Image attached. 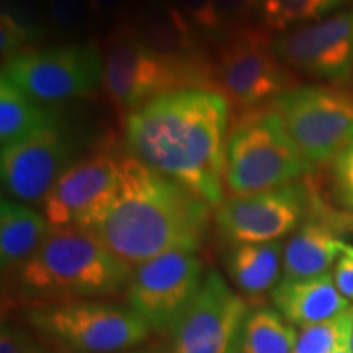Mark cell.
<instances>
[{
	"mask_svg": "<svg viewBox=\"0 0 353 353\" xmlns=\"http://www.w3.org/2000/svg\"><path fill=\"white\" fill-rule=\"evenodd\" d=\"M272 301L286 322L301 329L350 309V301L337 290L330 272L304 280H281L272 291Z\"/></svg>",
	"mask_w": 353,
	"mask_h": 353,
	"instance_id": "18",
	"label": "cell"
},
{
	"mask_svg": "<svg viewBox=\"0 0 353 353\" xmlns=\"http://www.w3.org/2000/svg\"><path fill=\"white\" fill-rule=\"evenodd\" d=\"M48 25L68 38H81L94 19L87 0H41Z\"/></svg>",
	"mask_w": 353,
	"mask_h": 353,
	"instance_id": "27",
	"label": "cell"
},
{
	"mask_svg": "<svg viewBox=\"0 0 353 353\" xmlns=\"http://www.w3.org/2000/svg\"><path fill=\"white\" fill-rule=\"evenodd\" d=\"M353 216L330 208L317 195L301 226L283 249V281L324 275L353 245Z\"/></svg>",
	"mask_w": 353,
	"mask_h": 353,
	"instance_id": "16",
	"label": "cell"
},
{
	"mask_svg": "<svg viewBox=\"0 0 353 353\" xmlns=\"http://www.w3.org/2000/svg\"><path fill=\"white\" fill-rule=\"evenodd\" d=\"M334 281L342 296L353 301V245L335 263Z\"/></svg>",
	"mask_w": 353,
	"mask_h": 353,
	"instance_id": "31",
	"label": "cell"
},
{
	"mask_svg": "<svg viewBox=\"0 0 353 353\" xmlns=\"http://www.w3.org/2000/svg\"><path fill=\"white\" fill-rule=\"evenodd\" d=\"M148 46L180 59L210 61L206 39L170 0H145L128 25Z\"/></svg>",
	"mask_w": 353,
	"mask_h": 353,
	"instance_id": "17",
	"label": "cell"
},
{
	"mask_svg": "<svg viewBox=\"0 0 353 353\" xmlns=\"http://www.w3.org/2000/svg\"><path fill=\"white\" fill-rule=\"evenodd\" d=\"M26 319L57 347L81 353L128 350L151 332L128 306L95 299L38 304L26 311Z\"/></svg>",
	"mask_w": 353,
	"mask_h": 353,
	"instance_id": "6",
	"label": "cell"
},
{
	"mask_svg": "<svg viewBox=\"0 0 353 353\" xmlns=\"http://www.w3.org/2000/svg\"><path fill=\"white\" fill-rule=\"evenodd\" d=\"M103 87L114 107L131 113L170 92L187 88L216 90L214 64L162 54L125 26L105 50Z\"/></svg>",
	"mask_w": 353,
	"mask_h": 353,
	"instance_id": "4",
	"label": "cell"
},
{
	"mask_svg": "<svg viewBox=\"0 0 353 353\" xmlns=\"http://www.w3.org/2000/svg\"><path fill=\"white\" fill-rule=\"evenodd\" d=\"M43 213L30 205L3 196L0 200V267L15 273L28 262L50 232Z\"/></svg>",
	"mask_w": 353,
	"mask_h": 353,
	"instance_id": "19",
	"label": "cell"
},
{
	"mask_svg": "<svg viewBox=\"0 0 353 353\" xmlns=\"http://www.w3.org/2000/svg\"><path fill=\"white\" fill-rule=\"evenodd\" d=\"M317 192L306 180L252 195L231 196L216 206L214 224L229 245L273 242L301 226Z\"/></svg>",
	"mask_w": 353,
	"mask_h": 353,
	"instance_id": "11",
	"label": "cell"
},
{
	"mask_svg": "<svg viewBox=\"0 0 353 353\" xmlns=\"http://www.w3.org/2000/svg\"><path fill=\"white\" fill-rule=\"evenodd\" d=\"M228 99L218 90L170 92L126 114L128 154L211 206L224 201Z\"/></svg>",
	"mask_w": 353,
	"mask_h": 353,
	"instance_id": "1",
	"label": "cell"
},
{
	"mask_svg": "<svg viewBox=\"0 0 353 353\" xmlns=\"http://www.w3.org/2000/svg\"><path fill=\"white\" fill-rule=\"evenodd\" d=\"M273 50L290 70L330 83L353 76V8L273 38Z\"/></svg>",
	"mask_w": 353,
	"mask_h": 353,
	"instance_id": "15",
	"label": "cell"
},
{
	"mask_svg": "<svg viewBox=\"0 0 353 353\" xmlns=\"http://www.w3.org/2000/svg\"><path fill=\"white\" fill-rule=\"evenodd\" d=\"M250 309L224 276L208 270L200 290L172 327L170 353H241Z\"/></svg>",
	"mask_w": 353,
	"mask_h": 353,
	"instance_id": "12",
	"label": "cell"
},
{
	"mask_svg": "<svg viewBox=\"0 0 353 353\" xmlns=\"http://www.w3.org/2000/svg\"><path fill=\"white\" fill-rule=\"evenodd\" d=\"M128 353H159V352L151 350V348H144V350H136V352H128Z\"/></svg>",
	"mask_w": 353,
	"mask_h": 353,
	"instance_id": "34",
	"label": "cell"
},
{
	"mask_svg": "<svg viewBox=\"0 0 353 353\" xmlns=\"http://www.w3.org/2000/svg\"><path fill=\"white\" fill-rule=\"evenodd\" d=\"M312 169L273 108L252 110L229 132L224 185L232 196L283 187Z\"/></svg>",
	"mask_w": 353,
	"mask_h": 353,
	"instance_id": "5",
	"label": "cell"
},
{
	"mask_svg": "<svg viewBox=\"0 0 353 353\" xmlns=\"http://www.w3.org/2000/svg\"><path fill=\"white\" fill-rule=\"evenodd\" d=\"M216 48V90L239 110L263 108L294 87L291 70L275 54L267 30L237 25Z\"/></svg>",
	"mask_w": 353,
	"mask_h": 353,
	"instance_id": "8",
	"label": "cell"
},
{
	"mask_svg": "<svg viewBox=\"0 0 353 353\" xmlns=\"http://www.w3.org/2000/svg\"><path fill=\"white\" fill-rule=\"evenodd\" d=\"M332 192L342 208L353 211V144L334 159Z\"/></svg>",
	"mask_w": 353,
	"mask_h": 353,
	"instance_id": "28",
	"label": "cell"
},
{
	"mask_svg": "<svg viewBox=\"0 0 353 353\" xmlns=\"http://www.w3.org/2000/svg\"><path fill=\"white\" fill-rule=\"evenodd\" d=\"M0 353H39V348L23 327L3 322L0 329Z\"/></svg>",
	"mask_w": 353,
	"mask_h": 353,
	"instance_id": "29",
	"label": "cell"
},
{
	"mask_svg": "<svg viewBox=\"0 0 353 353\" xmlns=\"http://www.w3.org/2000/svg\"><path fill=\"white\" fill-rule=\"evenodd\" d=\"M82 136L63 121L3 145L0 176L7 196L25 205H43L59 176L82 157Z\"/></svg>",
	"mask_w": 353,
	"mask_h": 353,
	"instance_id": "10",
	"label": "cell"
},
{
	"mask_svg": "<svg viewBox=\"0 0 353 353\" xmlns=\"http://www.w3.org/2000/svg\"><path fill=\"white\" fill-rule=\"evenodd\" d=\"M211 205L136 157L120 159V187L107 213L88 229L130 267L169 252H198Z\"/></svg>",
	"mask_w": 353,
	"mask_h": 353,
	"instance_id": "2",
	"label": "cell"
},
{
	"mask_svg": "<svg viewBox=\"0 0 353 353\" xmlns=\"http://www.w3.org/2000/svg\"><path fill=\"white\" fill-rule=\"evenodd\" d=\"M187 17L206 41L219 44L234 26L221 12L216 0H170Z\"/></svg>",
	"mask_w": 353,
	"mask_h": 353,
	"instance_id": "26",
	"label": "cell"
},
{
	"mask_svg": "<svg viewBox=\"0 0 353 353\" xmlns=\"http://www.w3.org/2000/svg\"><path fill=\"white\" fill-rule=\"evenodd\" d=\"M352 0H263L260 25L267 32L285 33L339 13Z\"/></svg>",
	"mask_w": 353,
	"mask_h": 353,
	"instance_id": "24",
	"label": "cell"
},
{
	"mask_svg": "<svg viewBox=\"0 0 353 353\" xmlns=\"http://www.w3.org/2000/svg\"><path fill=\"white\" fill-rule=\"evenodd\" d=\"M283 249L280 241L231 245L226 254L228 275L249 296L273 291L283 275Z\"/></svg>",
	"mask_w": 353,
	"mask_h": 353,
	"instance_id": "20",
	"label": "cell"
},
{
	"mask_svg": "<svg viewBox=\"0 0 353 353\" xmlns=\"http://www.w3.org/2000/svg\"><path fill=\"white\" fill-rule=\"evenodd\" d=\"M120 159L113 152L95 151L74 162L43 201L50 228H94L117 196Z\"/></svg>",
	"mask_w": 353,
	"mask_h": 353,
	"instance_id": "14",
	"label": "cell"
},
{
	"mask_svg": "<svg viewBox=\"0 0 353 353\" xmlns=\"http://www.w3.org/2000/svg\"><path fill=\"white\" fill-rule=\"evenodd\" d=\"M13 275L19 296L30 303L56 304L121 293L130 285L132 267L90 231L51 228L37 252Z\"/></svg>",
	"mask_w": 353,
	"mask_h": 353,
	"instance_id": "3",
	"label": "cell"
},
{
	"mask_svg": "<svg viewBox=\"0 0 353 353\" xmlns=\"http://www.w3.org/2000/svg\"><path fill=\"white\" fill-rule=\"evenodd\" d=\"M350 350H352V353H353V334H352V343H350Z\"/></svg>",
	"mask_w": 353,
	"mask_h": 353,
	"instance_id": "36",
	"label": "cell"
},
{
	"mask_svg": "<svg viewBox=\"0 0 353 353\" xmlns=\"http://www.w3.org/2000/svg\"><path fill=\"white\" fill-rule=\"evenodd\" d=\"M312 165L334 162L353 144V94L329 85H294L272 101Z\"/></svg>",
	"mask_w": 353,
	"mask_h": 353,
	"instance_id": "9",
	"label": "cell"
},
{
	"mask_svg": "<svg viewBox=\"0 0 353 353\" xmlns=\"http://www.w3.org/2000/svg\"><path fill=\"white\" fill-rule=\"evenodd\" d=\"M2 76L46 105L85 99L105 83V51L94 41L25 50L3 63Z\"/></svg>",
	"mask_w": 353,
	"mask_h": 353,
	"instance_id": "7",
	"label": "cell"
},
{
	"mask_svg": "<svg viewBox=\"0 0 353 353\" xmlns=\"http://www.w3.org/2000/svg\"><path fill=\"white\" fill-rule=\"evenodd\" d=\"M39 353H81V352H74V350H69V348H56V350H51V352H46V350H39Z\"/></svg>",
	"mask_w": 353,
	"mask_h": 353,
	"instance_id": "33",
	"label": "cell"
},
{
	"mask_svg": "<svg viewBox=\"0 0 353 353\" xmlns=\"http://www.w3.org/2000/svg\"><path fill=\"white\" fill-rule=\"evenodd\" d=\"M61 114L38 101L7 77L0 79V144L8 145L56 125Z\"/></svg>",
	"mask_w": 353,
	"mask_h": 353,
	"instance_id": "21",
	"label": "cell"
},
{
	"mask_svg": "<svg viewBox=\"0 0 353 353\" xmlns=\"http://www.w3.org/2000/svg\"><path fill=\"white\" fill-rule=\"evenodd\" d=\"M339 353H352V350H350V348H347V350H342V352H339Z\"/></svg>",
	"mask_w": 353,
	"mask_h": 353,
	"instance_id": "35",
	"label": "cell"
},
{
	"mask_svg": "<svg viewBox=\"0 0 353 353\" xmlns=\"http://www.w3.org/2000/svg\"><path fill=\"white\" fill-rule=\"evenodd\" d=\"M232 26L245 25L247 20L259 17L263 0H216Z\"/></svg>",
	"mask_w": 353,
	"mask_h": 353,
	"instance_id": "30",
	"label": "cell"
},
{
	"mask_svg": "<svg viewBox=\"0 0 353 353\" xmlns=\"http://www.w3.org/2000/svg\"><path fill=\"white\" fill-rule=\"evenodd\" d=\"M353 334V307L327 321L301 329L296 353H339L350 348Z\"/></svg>",
	"mask_w": 353,
	"mask_h": 353,
	"instance_id": "25",
	"label": "cell"
},
{
	"mask_svg": "<svg viewBox=\"0 0 353 353\" xmlns=\"http://www.w3.org/2000/svg\"><path fill=\"white\" fill-rule=\"evenodd\" d=\"M95 20L112 21L126 12V0H87Z\"/></svg>",
	"mask_w": 353,
	"mask_h": 353,
	"instance_id": "32",
	"label": "cell"
},
{
	"mask_svg": "<svg viewBox=\"0 0 353 353\" xmlns=\"http://www.w3.org/2000/svg\"><path fill=\"white\" fill-rule=\"evenodd\" d=\"M298 335L276 309L255 307L245 319L241 353H296Z\"/></svg>",
	"mask_w": 353,
	"mask_h": 353,
	"instance_id": "23",
	"label": "cell"
},
{
	"mask_svg": "<svg viewBox=\"0 0 353 353\" xmlns=\"http://www.w3.org/2000/svg\"><path fill=\"white\" fill-rule=\"evenodd\" d=\"M48 19L41 0H2L0 13V52L8 61L25 51L28 44L44 38Z\"/></svg>",
	"mask_w": 353,
	"mask_h": 353,
	"instance_id": "22",
	"label": "cell"
},
{
	"mask_svg": "<svg viewBox=\"0 0 353 353\" xmlns=\"http://www.w3.org/2000/svg\"><path fill=\"white\" fill-rule=\"evenodd\" d=\"M195 252H169L132 268L126 288L128 307L151 332H170L205 276Z\"/></svg>",
	"mask_w": 353,
	"mask_h": 353,
	"instance_id": "13",
	"label": "cell"
}]
</instances>
